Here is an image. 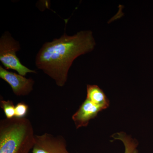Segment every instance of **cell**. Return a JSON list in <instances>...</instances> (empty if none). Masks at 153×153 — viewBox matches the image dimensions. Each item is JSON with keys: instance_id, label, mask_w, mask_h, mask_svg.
Instances as JSON below:
<instances>
[{"instance_id": "obj_7", "label": "cell", "mask_w": 153, "mask_h": 153, "mask_svg": "<svg viewBox=\"0 0 153 153\" xmlns=\"http://www.w3.org/2000/svg\"><path fill=\"white\" fill-rule=\"evenodd\" d=\"M86 99L103 109H106L109 105V100L106 96L103 91L97 85H87Z\"/></svg>"}, {"instance_id": "obj_8", "label": "cell", "mask_w": 153, "mask_h": 153, "mask_svg": "<svg viewBox=\"0 0 153 153\" xmlns=\"http://www.w3.org/2000/svg\"><path fill=\"white\" fill-rule=\"evenodd\" d=\"M114 140H120L125 146L124 153H139L137 148L138 143L136 140L123 132H118L111 136Z\"/></svg>"}, {"instance_id": "obj_1", "label": "cell", "mask_w": 153, "mask_h": 153, "mask_svg": "<svg viewBox=\"0 0 153 153\" xmlns=\"http://www.w3.org/2000/svg\"><path fill=\"white\" fill-rule=\"evenodd\" d=\"M95 45L93 33L90 30L80 31L73 36L65 33L60 38L43 44L36 55L35 64L57 86L63 87L74 60L93 51Z\"/></svg>"}, {"instance_id": "obj_10", "label": "cell", "mask_w": 153, "mask_h": 153, "mask_svg": "<svg viewBox=\"0 0 153 153\" xmlns=\"http://www.w3.org/2000/svg\"><path fill=\"white\" fill-rule=\"evenodd\" d=\"M29 111L27 105L23 102H19L15 107V117L22 118L26 117Z\"/></svg>"}, {"instance_id": "obj_2", "label": "cell", "mask_w": 153, "mask_h": 153, "mask_svg": "<svg viewBox=\"0 0 153 153\" xmlns=\"http://www.w3.org/2000/svg\"><path fill=\"white\" fill-rule=\"evenodd\" d=\"M33 124L27 118L0 121V153H29L35 143Z\"/></svg>"}, {"instance_id": "obj_5", "label": "cell", "mask_w": 153, "mask_h": 153, "mask_svg": "<svg viewBox=\"0 0 153 153\" xmlns=\"http://www.w3.org/2000/svg\"><path fill=\"white\" fill-rule=\"evenodd\" d=\"M0 77L8 83L14 94L18 96L29 95L33 90L35 81L33 79L11 72L1 66Z\"/></svg>"}, {"instance_id": "obj_6", "label": "cell", "mask_w": 153, "mask_h": 153, "mask_svg": "<svg viewBox=\"0 0 153 153\" xmlns=\"http://www.w3.org/2000/svg\"><path fill=\"white\" fill-rule=\"evenodd\" d=\"M103 110L102 108L96 105L86 99L72 116L76 128L87 126L91 120L94 118L98 113Z\"/></svg>"}, {"instance_id": "obj_3", "label": "cell", "mask_w": 153, "mask_h": 153, "mask_svg": "<svg viewBox=\"0 0 153 153\" xmlns=\"http://www.w3.org/2000/svg\"><path fill=\"white\" fill-rule=\"evenodd\" d=\"M19 41L12 36L10 32L6 31L0 38V61L7 70L12 69L23 76L28 73H37L34 70L29 69L21 63L16 55L21 49Z\"/></svg>"}, {"instance_id": "obj_4", "label": "cell", "mask_w": 153, "mask_h": 153, "mask_svg": "<svg viewBox=\"0 0 153 153\" xmlns=\"http://www.w3.org/2000/svg\"><path fill=\"white\" fill-rule=\"evenodd\" d=\"M33 153H71L67 149V142L62 135L45 133L35 137Z\"/></svg>"}, {"instance_id": "obj_9", "label": "cell", "mask_w": 153, "mask_h": 153, "mask_svg": "<svg viewBox=\"0 0 153 153\" xmlns=\"http://www.w3.org/2000/svg\"><path fill=\"white\" fill-rule=\"evenodd\" d=\"M0 106L4 111L6 118L12 119L15 117V107L12 100H1Z\"/></svg>"}]
</instances>
